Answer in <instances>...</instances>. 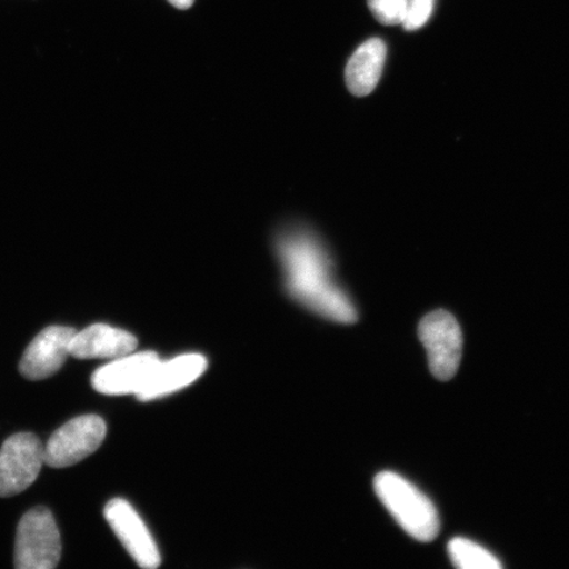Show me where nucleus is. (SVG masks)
<instances>
[{
  "mask_svg": "<svg viewBox=\"0 0 569 569\" xmlns=\"http://www.w3.org/2000/svg\"><path fill=\"white\" fill-rule=\"evenodd\" d=\"M104 517L137 565L144 569H156L161 566L158 546L130 502L122 498H113L106 505Z\"/></svg>",
  "mask_w": 569,
  "mask_h": 569,
  "instance_id": "0eeeda50",
  "label": "nucleus"
},
{
  "mask_svg": "<svg viewBox=\"0 0 569 569\" xmlns=\"http://www.w3.org/2000/svg\"><path fill=\"white\" fill-rule=\"evenodd\" d=\"M448 555L460 569H500L502 565L493 553L466 538H455L448 543Z\"/></svg>",
  "mask_w": 569,
  "mask_h": 569,
  "instance_id": "ddd939ff",
  "label": "nucleus"
},
{
  "mask_svg": "<svg viewBox=\"0 0 569 569\" xmlns=\"http://www.w3.org/2000/svg\"><path fill=\"white\" fill-rule=\"evenodd\" d=\"M61 536L47 508H36L20 519L16 540L18 569H53L61 559Z\"/></svg>",
  "mask_w": 569,
  "mask_h": 569,
  "instance_id": "7ed1b4c3",
  "label": "nucleus"
},
{
  "mask_svg": "<svg viewBox=\"0 0 569 569\" xmlns=\"http://www.w3.org/2000/svg\"><path fill=\"white\" fill-rule=\"evenodd\" d=\"M168 2L178 10H188L194 4V0H168Z\"/></svg>",
  "mask_w": 569,
  "mask_h": 569,
  "instance_id": "dca6fc26",
  "label": "nucleus"
},
{
  "mask_svg": "<svg viewBox=\"0 0 569 569\" xmlns=\"http://www.w3.org/2000/svg\"><path fill=\"white\" fill-rule=\"evenodd\" d=\"M44 465V446L33 433L20 432L7 439L0 448V497L24 492Z\"/></svg>",
  "mask_w": 569,
  "mask_h": 569,
  "instance_id": "423d86ee",
  "label": "nucleus"
},
{
  "mask_svg": "<svg viewBox=\"0 0 569 569\" xmlns=\"http://www.w3.org/2000/svg\"><path fill=\"white\" fill-rule=\"evenodd\" d=\"M408 4L409 0H368L373 17L386 26L402 24Z\"/></svg>",
  "mask_w": 569,
  "mask_h": 569,
  "instance_id": "4468645a",
  "label": "nucleus"
},
{
  "mask_svg": "<svg viewBox=\"0 0 569 569\" xmlns=\"http://www.w3.org/2000/svg\"><path fill=\"white\" fill-rule=\"evenodd\" d=\"M418 332L431 373L440 381L451 380L462 355V333L457 318L445 310L430 312L419 323Z\"/></svg>",
  "mask_w": 569,
  "mask_h": 569,
  "instance_id": "20e7f679",
  "label": "nucleus"
},
{
  "mask_svg": "<svg viewBox=\"0 0 569 569\" xmlns=\"http://www.w3.org/2000/svg\"><path fill=\"white\" fill-rule=\"evenodd\" d=\"M76 332L66 326L47 327L27 347L20 360V373L28 380L38 381L59 372L70 356V341Z\"/></svg>",
  "mask_w": 569,
  "mask_h": 569,
  "instance_id": "1a4fd4ad",
  "label": "nucleus"
},
{
  "mask_svg": "<svg viewBox=\"0 0 569 569\" xmlns=\"http://www.w3.org/2000/svg\"><path fill=\"white\" fill-rule=\"evenodd\" d=\"M436 0H409L403 28L407 31H417L430 20Z\"/></svg>",
  "mask_w": 569,
  "mask_h": 569,
  "instance_id": "2eb2a0df",
  "label": "nucleus"
},
{
  "mask_svg": "<svg viewBox=\"0 0 569 569\" xmlns=\"http://www.w3.org/2000/svg\"><path fill=\"white\" fill-rule=\"evenodd\" d=\"M208 369V360L199 353L177 356L169 361H160L137 397L142 402L158 400L191 386Z\"/></svg>",
  "mask_w": 569,
  "mask_h": 569,
  "instance_id": "9d476101",
  "label": "nucleus"
},
{
  "mask_svg": "<svg viewBox=\"0 0 569 569\" xmlns=\"http://www.w3.org/2000/svg\"><path fill=\"white\" fill-rule=\"evenodd\" d=\"M377 497L398 525L419 542H431L438 537L440 519L436 505L415 483L395 472L376 476Z\"/></svg>",
  "mask_w": 569,
  "mask_h": 569,
  "instance_id": "f03ea898",
  "label": "nucleus"
},
{
  "mask_svg": "<svg viewBox=\"0 0 569 569\" xmlns=\"http://www.w3.org/2000/svg\"><path fill=\"white\" fill-rule=\"evenodd\" d=\"M160 361L153 351H134L113 359L92 375V388L106 396H137Z\"/></svg>",
  "mask_w": 569,
  "mask_h": 569,
  "instance_id": "6e6552de",
  "label": "nucleus"
},
{
  "mask_svg": "<svg viewBox=\"0 0 569 569\" xmlns=\"http://www.w3.org/2000/svg\"><path fill=\"white\" fill-rule=\"evenodd\" d=\"M387 46L381 39H371L356 49L346 68L347 88L356 97L371 94L379 83L387 60Z\"/></svg>",
  "mask_w": 569,
  "mask_h": 569,
  "instance_id": "f8f14e48",
  "label": "nucleus"
},
{
  "mask_svg": "<svg viewBox=\"0 0 569 569\" xmlns=\"http://www.w3.org/2000/svg\"><path fill=\"white\" fill-rule=\"evenodd\" d=\"M277 252L289 295L316 315L332 322L351 325L358 311L346 291L333 280L329 254L322 244L303 231L281 234Z\"/></svg>",
  "mask_w": 569,
  "mask_h": 569,
  "instance_id": "f257e3e1",
  "label": "nucleus"
},
{
  "mask_svg": "<svg viewBox=\"0 0 569 569\" xmlns=\"http://www.w3.org/2000/svg\"><path fill=\"white\" fill-rule=\"evenodd\" d=\"M107 433L101 417L89 415L71 419L49 438L44 446L46 465L67 468L94 453L103 443Z\"/></svg>",
  "mask_w": 569,
  "mask_h": 569,
  "instance_id": "39448f33",
  "label": "nucleus"
},
{
  "mask_svg": "<svg viewBox=\"0 0 569 569\" xmlns=\"http://www.w3.org/2000/svg\"><path fill=\"white\" fill-rule=\"evenodd\" d=\"M138 339L131 332L109 325H91L76 332L70 341V356L76 359H118L137 351Z\"/></svg>",
  "mask_w": 569,
  "mask_h": 569,
  "instance_id": "9b49d317",
  "label": "nucleus"
}]
</instances>
